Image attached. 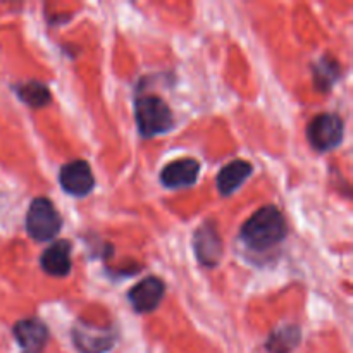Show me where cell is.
<instances>
[{
    "label": "cell",
    "mask_w": 353,
    "mask_h": 353,
    "mask_svg": "<svg viewBox=\"0 0 353 353\" xmlns=\"http://www.w3.org/2000/svg\"><path fill=\"white\" fill-rule=\"evenodd\" d=\"M240 236L252 250H269L286 238L285 216L274 205L262 207L241 226Z\"/></svg>",
    "instance_id": "obj_1"
},
{
    "label": "cell",
    "mask_w": 353,
    "mask_h": 353,
    "mask_svg": "<svg viewBox=\"0 0 353 353\" xmlns=\"http://www.w3.org/2000/svg\"><path fill=\"white\" fill-rule=\"evenodd\" d=\"M138 130L145 138H154L157 134L168 133L174 126V117L168 103L155 95H145L134 102Z\"/></svg>",
    "instance_id": "obj_2"
},
{
    "label": "cell",
    "mask_w": 353,
    "mask_h": 353,
    "mask_svg": "<svg viewBox=\"0 0 353 353\" xmlns=\"http://www.w3.org/2000/svg\"><path fill=\"white\" fill-rule=\"evenodd\" d=\"M62 228L61 214L48 199H34L26 216V231L34 241H50Z\"/></svg>",
    "instance_id": "obj_3"
},
{
    "label": "cell",
    "mask_w": 353,
    "mask_h": 353,
    "mask_svg": "<svg viewBox=\"0 0 353 353\" xmlns=\"http://www.w3.org/2000/svg\"><path fill=\"white\" fill-rule=\"evenodd\" d=\"M343 119L338 114H319L307 126V138L310 145L319 152H330L343 140Z\"/></svg>",
    "instance_id": "obj_4"
},
{
    "label": "cell",
    "mask_w": 353,
    "mask_h": 353,
    "mask_svg": "<svg viewBox=\"0 0 353 353\" xmlns=\"http://www.w3.org/2000/svg\"><path fill=\"white\" fill-rule=\"evenodd\" d=\"M72 341L81 353H105L112 348L116 334L109 327H100L81 321L72 327Z\"/></svg>",
    "instance_id": "obj_5"
},
{
    "label": "cell",
    "mask_w": 353,
    "mask_h": 353,
    "mask_svg": "<svg viewBox=\"0 0 353 353\" xmlns=\"http://www.w3.org/2000/svg\"><path fill=\"white\" fill-rule=\"evenodd\" d=\"M193 247L199 262L205 268H216L223 257V240L219 236L217 226L212 221H207L196 230L193 238Z\"/></svg>",
    "instance_id": "obj_6"
},
{
    "label": "cell",
    "mask_w": 353,
    "mask_h": 353,
    "mask_svg": "<svg viewBox=\"0 0 353 353\" xmlns=\"http://www.w3.org/2000/svg\"><path fill=\"white\" fill-rule=\"evenodd\" d=\"M59 181L62 190L72 196H86L95 186V178L88 162L72 161L62 165L59 172Z\"/></svg>",
    "instance_id": "obj_7"
},
{
    "label": "cell",
    "mask_w": 353,
    "mask_h": 353,
    "mask_svg": "<svg viewBox=\"0 0 353 353\" xmlns=\"http://www.w3.org/2000/svg\"><path fill=\"white\" fill-rule=\"evenodd\" d=\"M165 285L162 279L150 276V278H145L143 281H140L138 285H134L130 290V299L131 305L137 312H152V310L157 309L161 305L162 299H164Z\"/></svg>",
    "instance_id": "obj_8"
},
{
    "label": "cell",
    "mask_w": 353,
    "mask_h": 353,
    "mask_svg": "<svg viewBox=\"0 0 353 353\" xmlns=\"http://www.w3.org/2000/svg\"><path fill=\"white\" fill-rule=\"evenodd\" d=\"M200 172V162L195 159H179L165 165L161 172V181L165 188L179 190L195 185Z\"/></svg>",
    "instance_id": "obj_9"
},
{
    "label": "cell",
    "mask_w": 353,
    "mask_h": 353,
    "mask_svg": "<svg viewBox=\"0 0 353 353\" xmlns=\"http://www.w3.org/2000/svg\"><path fill=\"white\" fill-rule=\"evenodd\" d=\"M14 338L24 353H41L48 341V331L41 321L23 319L14 326Z\"/></svg>",
    "instance_id": "obj_10"
},
{
    "label": "cell",
    "mask_w": 353,
    "mask_h": 353,
    "mask_svg": "<svg viewBox=\"0 0 353 353\" xmlns=\"http://www.w3.org/2000/svg\"><path fill=\"white\" fill-rule=\"evenodd\" d=\"M41 269L54 278H65L71 272V243L59 240L43 252L40 259Z\"/></svg>",
    "instance_id": "obj_11"
},
{
    "label": "cell",
    "mask_w": 353,
    "mask_h": 353,
    "mask_svg": "<svg viewBox=\"0 0 353 353\" xmlns=\"http://www.w3.org/2000/svg\"><path fill=\"white\" fill-rule=\"evenodd\" d=\"M252 172H254V168L247 161H233L224 165L217 174V188L221 195H233L250 178Z\"/></svg>",
    "instance_id": "obj_12"
},
{
    "label": "cell",
    "mask_w": 353,
    "mask_h": 353,
    "mask_svg": "<svg viewBox=\"0 0 353 353\" xmlns=\"http://www.w3.org/2000/svg\"><path fill=\"white\" fill-rule=\"evenodd\" d=\"M300 343V327L292 326V324H285V326L278 327L272 331L268 338V348L269 353H292L299 347Z\"/></svg>",
    "instance_id": "obj_13"
},
{
    "label": "cell",
    "mask_w": 353,
    "mask_h": 353,
    "mask_svg": "<svg viewBox=\"0 0 353 353\" xmlns=\"http://www.w3.org/2000/svg\"><path fill=\"white\" fill-rule=\"evenodd\" d=\"M17 93H19V99L30 107H33V109H40V107H45L50 102V92L40 81L24 83L17 88Z\"/></svg>",
    "instance_id": "obj_14"
},
{
    "label": "cell",
    "mask_w": 353,
    "mask_h": 353,
    "mask_svg": "<svg viewBox=\"0 0 353 353\" xmlns=\"http://www.w3.org/2000/svg\"><path fill=\"white\" fill-rule=\"evenodd\" d=\"M338 74H340V65L327 57H324L321 64L314 68L317 86H321L323 90H330L334 85V81H336Z\"/></svg>",
    "instance_id": "obj_15"
}]
</instances>
